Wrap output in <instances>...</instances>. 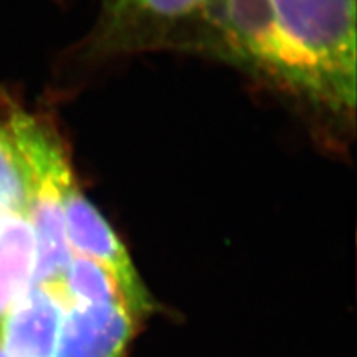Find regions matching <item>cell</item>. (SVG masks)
<instances>
[{
    "mask_svg": "<svg viewBox=\"0 0 357 357\" xmlns=\"http://www.w3.org/2000/svg\"><path fill=\"white\" fill-rule=\"evenodd\" d=\"M208 50L306 101L346 113L337 91L307 53L281 29L268 0H215L200 13Z\"/></svg>",
    "mask_w": 357,
    "mask_h": 357,
    "instance_id": "cell-1",
    "label": "cell"
},
{
    "mask_svg": "<svg viewBox=\"0 0 357 357\" xmlns=\"http://www.w3.org/2000/svg\"><path fill=\"white\" fill-rule=\"evenodd\" d=\"M29 174L26 217L35 236L33 283L55 284L71 258L66 238L65 192L73 171L55 131L33 116L15 111L8 119Z\"/></svg>",
    "mask_w": 357,
    "mask_h": 357,
    "instance_id": "cell-2",
    "label": "cell"
},
{
    "mask_svg": "<svg viewBox=\"0 0 357 357\" xmlns=\"http://www.w3.org/2000/svg\"><path fill=\"white\" fill-rule=\"evenodd\" d=\"M281 29L324 71L347 111L356 105V0H268Z\"/></svg>",
    "mask_w": 357,
    "mask_h": 357,
    "instance_id": "cell-3",
    "label": "cell"
},
{
    "mask_svg": "<svg viewBox=\"0 0 357 357\" xmlns=\"http://www.w3.org/2000/svg\"><path fill=\"white\" fill-rule=\"evenodd\" d=\"M65 223L71 253L88 257L108 268L132 314L136 318L144 314L151 303L126 248L108 222L82 194L75 177L65 192Z\"/></svg>",
    "mask_w": 357,
    "mask_h": 357,
    "instance_id": "cell-4",
    "label": "cell"
},
{
    "mask_svg": "<svg viewBox=\"0 0 357 357\" xmlns=\"http://www.w3.org/2000/svg\"><path fill=\"white\" fill-rule=\"evenodd\" d=\"M65 310L55 284L32 283L0 321V346L10 357H53Z\"/></svg>",
    "mask_w": 357,
    "mask_h": 357,
    "instance_id": "cell-5",
    "label": "cell"
},
{
    "mask_svg": "<svg viewBox=\"0 0 357 357\" xmlns=\"http://www.w3.org/2000/svg\"><path fill=\"white\" fill-rule=\"evenodd\" d=\"M134 319L124 301L66 306L53 357H121Z\"/></svg>",
    "mask_w": 357,
    "mask_h": 357,
    "instance_id": "cell-6",
    "label": "cell"
},
{
    "mask_svg": "<svg viewBox=\"0 0 357 357\" xmlns=\"http://www.w3.org/2000/svg\"><path fill=\"white\" fill-rule=\"evenodd\" d=\"M215 0H102L105 32L134 40L146 29L172 26L200 15Z\"/></svg>",
    "mask_w": 357,
    "mask_h": 357,
    "instance_id": "cell-7",
    "label": "cell"
},
{
    "mask_svg": "<svg viewBox=\"0 0 357 357\" xmlns=\"http://www.w3.org/2000/svg\"><path fill=\"white\" fill-rule=\"evenodd\" d=\"M35 236L26 212L0 213V321L33 283Z\"/></svg>",
    "mask_w": 357,
    "mask_h": 357,
    "instance_id": "cell-8",
    "label": "cell"
},
{
    "mask_svg": "<svg viewBox=\"0 0 357 357\" xmlns=\"http://www.w3.org/2000/svg\"><path fill=\"white\" fill-rule=\"evenodd\" d=\"M55 287L66 306L124 301L121 288L108 268L91 258L75 253H71L70 261L66 263Z\"/></svg>",
    "mask_w": 357,
    "mask_h": 357,
    "instance_id": "cell-9",
    "label": "cell"
},
{
    "mask_svg": "<svg viewBox=\"0 0 357 357\" xmlns=\"http://www.w3.org/2000/svg\"><path fill=\"white\" fill-rule=\"evenodd\" d=\"M29 174L8 126L0 124V213L26 212Z\"/></svg>",
    "mask_w": 357,
    "mask_h": 357,
    "instance_id": "cell-10",
    "label": "cell"
},
{
    "mask_svg": "<svg viewBox=\"0 0 357 357\" xmlns=\"http://www.w3.org/2000/svg\"><path fill=\"white\" fill-rule=\"evenodd\" d=\"M0 357H10V356H8V354H7V352H6V351H3V349H2V346H0Z\"/></svg>",
    "mask_w": 357,
    "mask_h": 357,
    "instance_id": "cell-11",
    "label": "cell"
}]
</instances>
